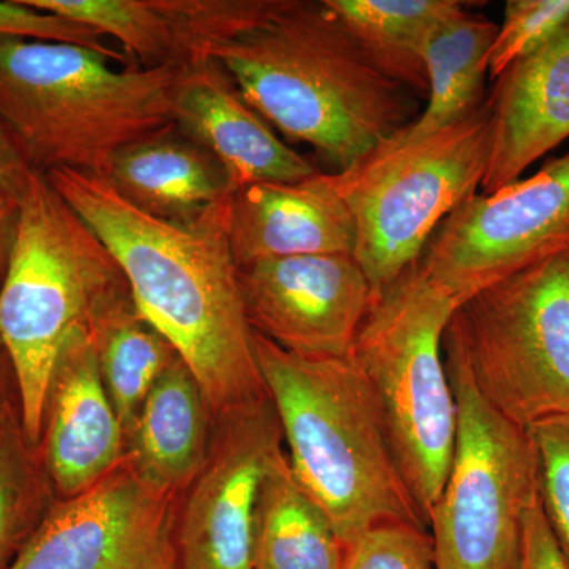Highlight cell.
<instances>
[{"label": "cell", "instance_id": "cell-1", "mask_svg": "<svg viewBox=\"0 0 569 569\" xmlns=\"http://www.w3.org/2000/svg\"><path fill=\"white\" fill-rule=\"evenodd\" d=\"M44 176L121 266L134 305L190 367L213 415L268 396L231 250V200L179 224L134 208L103 176Z\"/></svg>", "mask_w": 569, "mask_h": 569}, {"label": "cell", "instance_id": "cell-2", "mask_svg": "<svg viewBox=\"0 0 569 569\" xmlns=\"http://www.w3.org/2000/svg\"><path fill=\"white\" fill-rule=\"evenodd\" d=\"M254 110L342 173L417 119V93L378 69L326 0H274L209 52Z\"/></svg>", "mask_w": 569, "mask_h": 569}, {"label": "cell", "instance_id": "cell-3", "mask_svg": "<svg viewBox=\"0 0 569 569\" xmlns=\"http://www.w3.org/2000/svg\"><path fill=\"white\" fill-rule=\"evenodd\" d=\"M284 452L346 549L387 523L427 529L365 378L347 358H307L253 332Z\"/></svg>", "mask_w": 569, "mask_h": 569}, {"label": "cell", "instance_id": "cell-4", "mask_svg": "<svg viewBox=\"0 0 569 569\" xmlns=\"http://www.w3.org/2000/svg\"><path fill=\"white\" fill-rule=\"evenodd\" d=\"M108 62L78 44L0 37V121L31 170L104 176L116 153L174 126L186 67Z\"/></svg>", "mask_w": 569, "mask_h": 569}, {"label": "cell", "instance_id": "cell-5", "mask_svg": "<svg viewBox=\"0 0 569 569\" xmlns=\"http://www.w3.org/2000/svg\"><path fill=\"white\" fill-rule=\"evenodd\" d=\"M130 290L107 246L47 176L32 171L18 203L17 230L0 283V347L9 356L22 425L39 443L44 396L71 332Z\"/></svg>", "mask_w": 569, "mask_h": 569}, {"label": "cell", "instance_id": "cell-6", "mask_svg": "<svg viewBox=\"0 0 569 569\" xmlns=\"http://www.w3.org/2000/svg\"><path fill=\"white\" fill-rule=\"evenodd\" d=\"M456 309L415 264L376 299L350 353L426 526L447 481L458 429L443 355Z\"/></svg>", "mask_w": 569, "mask_h": 569}, {"label": "cell", "instance_id": "cell-7", "mask_svg": "<svg viewBox=\"0 0 569 569\" xmlns=\"http://www.w3.org/2000/svg\"><path fill=\"white\" fill-rule=\"evenodd\" d=\"M488 103L468 118L408 142H387L332 173L353 216L355 260L376 299L418 263L430 238L478 193L488 168Z\"/></svg>", "mask_w": 569, "mask_h": 569}, {"label": "cell", "instance_id": "cell-8", "mask_svg": "<svg viewBox=\"0 0 569 569\" xmlns=\"http://www.w3.org/2000/svg\"><path fill=\"white\" fill-rule=\"evenodd\" d=\"M475 387L529 430L569 418V253L498 280L452 313L443 336Z\"/></svg>", "mask_w": 569, "mask_h": 569}, {"label": "cell", "instance_id": "cell-9", "mask_svg": "<svg viewBox=\"0 0 569 569\" xmlns=\"http://www.w3.org/2000/svg\"><path fill=\"white\" fill-rule=\"evenodd\" d=\"M458 406L455 452L427 527L437 569H518L523 520L539 496L529 430L498 413L443 343Z\"/></svg>", "mask_w": 569, "mask_h": 569}, {"label": "cell", "instance_id": "cell-10", "mask_svg": "<svg viewBox=\"0 0 569 569\" xmlns=\"http://www.w3.org/2000/svg\"><path fill=\"white\" fill-rule=\"evenodd\" d=\"M569 253V149L538 173L475 193L430 238L417 268L456 306L507 277Z\"/></svg>", "mask_w": 569, "mask_h": 569}, {"label": "cell", "instance_id": "cell-11", "mask_svg": "<svg viewBox=\"0 0 569 569\" xmlns=\"http://www.w3.org/2000/svg\"><path fill=\"white\" fill-rule=\"evenodd\" d=\"M181 498L126 456L91 488L59 498L10 569H182Z\"/></svg>", "mask_w": 569, "mask_h": 569}, {"label": "cell", "instance_id": "cell-12", "mask_svg": "<svg viewBox=\"0 0 569 569\" xmlns=\"http://www.w3.org/2000/svg\"><path fill=\"white\" fill-rule=\"evenodd\" d=\"M283 451L271 397L213 415L208 458L181 498L182 569H254L261 493Z\"/></svg>", "mask_w": 569, "mask_h": 569}, {"label": "cell", "instance_id": "cell-13", "mask_svg": "<svg viewBox=\"0 0 569 569\" xmlns=\"http://www.w3.org/2000/svg\"><path fill=\"white\" fill-rule=\"evenodd\" d=\"M247 321L307 358H347L376 295L353 254H299L239 266Z\"/></svg>", "mask_w": 569, "mask_h": 569}, {"label": "cell", "instance_id": "cell-14", "mask_svg": "<svg viewBox=\"0 0 569 569\" xmlns=\"http://www.w3.org/2000/svg\"><path fill=\"white\" fill-rule=\"evenodd\" d=\"M37 448L59 498L91 488L126 459L121 419L86 326L71 332L56 358Z\"/></svg>", "mask_w": 569, "mask_h": 569}, {"label": "cell", "instance_id": "cell-15", "mask_svg": "<svg viewBox=\"0 0 569 569\" xmlns=\"http://www.w3.org/2000/svg\"><path fill=\"white\" fill-rule=\"evenodd\" d=\"M112 37L140 69L189 67L250 28L274 0H21Z\"/></svg>", "mask_w": 569, "mask_h": 569}, {"label": "cell", "instance_id": "cell-16", "mask_svg": "<svg viewBox=\"0 0 569 569\" xmlns=\"http://www.w3.org/2000/svg\"><path fill=\"white\" fill-rule=\"evenodd\" d=\"M486 103L490 144L482 194L519 181L569 138V20L497 77Z\"/></svg>", "mask_w": 569, "mask_h": 569}, {"label": "cell", "instance_id": "cell-17", "mask_svg": "<svg viewBox=\"0 0 569 569\" xmlns=\"http://www.w3.org/2000/svg\"><path fill=\"white\" fill-rule=\"evenodd\" d=\"M174 122L222 163L234 190L260 182H296L318 173L316 164L277 137L213 59L183 69Z\"/></svg>", "mask_w": 569, "mask_h": 569}, {"label": "cell", "instance_id": "cell-18", "mask_svg": "<svg viewBox=\"0 0 569 569\" xmlns=\"http://www.w3.org/2000/svg\"><path fill=\"white\" fill-rule=\"evenodd\" d=\"M230 242L238 266L299 254H355L353 216L332 173L236 190Z\"/></svg>", "mask_w": 569, "mask_h": 569}, {"label": "cell", "instance_id": "cell-19", "mask_svg": "<svg viewBox=\"0 0 569 569\" xmlns=\"http://www.w3.org/2000/svg\"><path fill=\"white\" fill-rule=\"evenodd\" d=\"M103 178L134 208L179 224L197 222L236 192L222 163L176 123L116 153Z\"/></svg>", "mask_w": 569, "mask_h": 569}, {"label": "cell", "instance_id": "cell-20", "mask_svg": "<svg viewBox=\"0 0 569 569\" xmlns=\"http://www.w3.org/2000/svg\"><path fill=\"white\" fill-rule=\"evenodd\" d=\"M213 410L181 358L159 377L126 438L127 458L168 492L183 496L208 458Z\"/></svg>", "mask_w": 569, "mask_h": 569}, {"label": "cell", "instance_id": "cell-21", "mask_svg": "<svg viewBox=\"0 0 569 569\" xmlns=\"http://www.w3.org/2000/svg\"><path fill=\"white\" fill-rule=\"evenodd\" d=\"M468 2L433 26L427 36L425 61L427 104L413 122L388 142L429 137L468 118L485 103L488 58L498 24L471 13Z\"/></svg>", "mask_w": 569, "mask_h": 569}, {"label": "cell", "instance_id": "cell-22", "mask_svg": "<svg viewBox=\"0 0 569 569\" xmlns=\"http://www.w3.org/2000/svg\"><path fill=\"white\" fill-rule=\"evenodd\" d=\"M88 331L104 387L127 438L153 383L181 356L170 340L142 317L130 290L100 307L89 321Z\"/></svg>", "mask_w": 569, "mask_h": 569}, {"label": "cell", "instance_id": "cell-23", "mask_svg": "<svg viewBox=\"0 0 569 569\" xmlns=\"http://www.w3.org/2000/svg\"><path fill=\"white\" fill-rule=\"evenodd\" d=\"M346 546L282 452L266 478L258 508L254 569H342Z\"/></svg>", "mask_w": 569, "mask_h": 569}, {"label": "cell", "instance_id": "cell-24", "mask_svg": "<svg viewBox=\"0 0 569 569\" xmlns=\"http://www.w3.org/2000/svg\"><path fill=\"white\" fill-rule=\"evenodd\" d=\"M378 69L427 99L422 51L433 26L462 0H326Z\"/></svg>", "mask_w": 569, "mask_h": 569}, {"label": "cell", "instance_id": "cell-25", "mask_svg": "<svg viewBox=\"0 0 569 569\" xmlns=\"http://www.w3.org/2000/svg\"><path fill=\"white\" fill-rule=\"evenodd\" d=\"M58 500L13 400L0 410V569L11 568Z\"/></svg>", "mask_w": 569, "mask_h": 569}, {"label": "cell", "instance_id": "cell-26", "mask_svg": "<svg viewBox=\"0 0 569 569\" xmlns=\"http://www.w3.org/2000/svg\"><path fill=\"white\" fill-rule=\"evenodd\" d=\"M538 455L539 500L569 568V418H552L529 429Z\"/></svg>", "mask_w": 569, "mask_h": 569}, {"label": "cell", "instance_id": "cell-27", "mask_svg": "<svg viewBox=\"0 0 569 569\" xmlns=\"http://www.w3.org/2000/svg\"><path fill=\"white\" fill-rule=\"evenodd\" d=\"M569 20V0H509L490 47L492 80L546 43Z\"/></svg>", "mask_w": 569, "mask_h": 569}, {"label": "cell", "instance_id": "cell-28", "mask_svg": "<svg viewBox=\"0 0 569 569\" xmlns=\"http://www.w3.org/2000/svg\"><path fill=\"white\" fill-rule=\"evenodd\" d=\"M342 569H437L432 537L408 523H387L346 550Z\"/></svg>", "mask_w": 569, "mask_h": 569}, {"label": "cell", "instance_id": "cell-29", "mask_svg": "<svg viewBox=\"0 0 569 569\" xmlns=\"http://www.w3.org/2000/svg\"><path fill=\"white\" fill-rule=\"evenodd\" d=\"M0 37L78 44L99 52L110 61L121 62L123 66L130 62L126 54L108 44L102 33L50 11L32 9L21 0L0 2Z\"/></svg>", "mask_w": 569, "mask_h": 569}, {"label": "cell", "instance_id": "cell-30", "mask_svg": "<svg viewBox=\"0 0 569 569\" xmlns=\"http://www.w3.org/2000/svg\"><path fill=\"white\" fill-rule=\"evenodd\" d=\"M518 569H569L549 529L539 496L523 520Z\"/></svg>", "mask_w": 569, "mask_h": 569}, {"label": "cell", "instance_id": "cell-31", "mask_svg": "<svg viewBox=\"0 0 569 569\" xmlns=\"http://www.w3.org/2000/svg\"><path fill=\"white\" fill-rule=\"evenodd\" d=\"M33 170L0 121V206H18Z\"/></svg>", "mask_w": 569, "mask_h": 569}, {"label": "cell", "instance_id": "cell-32", "mask_svg": "<svg viewBox=\"0 0 569 569\" xmlns=\"http://www.w3.org/2000/svg\"><path fill=\"white\" fill-rule=\"evenodd\" d=\"M18 206H0V283L6 276L14 230H17Z\"/></svg>", "mask_w": 569, "mask_h": 569}, {"label": "cell", "instance_id": "cell-33", "mask_svg": "<svg viewBox=\"0 0 569 569\" xmlns=\"http://www.w3.org/2000/svg\"><path fill=\"white\" fill-rule=\"evenodd\" d=\"M18 399L17 381L11 369L9 356L0 347V410L7 403Z\"/></svg>", "mask_w": 569, "mask_h": 569}]
</instances>
